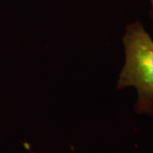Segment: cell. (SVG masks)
Here are the masks:
<instances>
[{
    "label": "cell",
    "instance_id": "1",
    "mask_svg": "<svg viewBox=\"0 0 153 153\" xmlns=\"http://www.w3.org/2000/svg\"><path fill=\"white\" fill-rule=\"evenodd\" d=\"M123 43L125 63L117 88H135L138 93L135 111L153 117V39L142 23L136 22L126 27Z\"/></svg>",
    "mask_w": 153,
    "mask_h": 153
},
{
    "label": "cell",
    "instance_id": "2",
    "mask_svg": "<svg viewBox=\"0 0 153 153\" xmlns=\"http://www.w3.org/2000/svg\"><path fill=\"white\" fill-rule=\"evenodd\" d=\"M150 2H151V4H152V9H151V10H150V17H151V19H152V21L153 27V0H150Z\"/></svg>",
    "mask_w": 153,
    "mask_h": 153
}]
</instances>
